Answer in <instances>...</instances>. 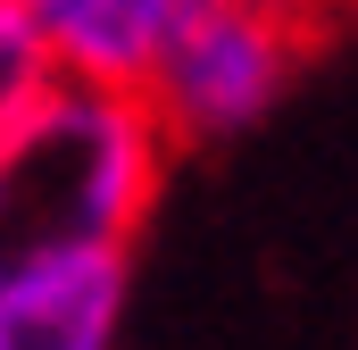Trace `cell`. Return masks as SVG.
<instances>
[{"label": "cell", "instance_id": "cell-4", "mask_svg": "<svg viewBox=\"0 0 358 350\" xmlns=\"http://www.w3.org/2000/svg\"><path fill=\"white\" fill-rule=\"evenodd\" d=\"M134 259H59L0 284V350H117Z\"/></svg>", "mask_w": 358, "mask_h": 350}, {"label": "cell", "instance_id": "cell-5", "mask_svg": "<svg viewBox=\"0 0 358 350\" xmlns=\"http://www.w3.org/2000/svg\"><path fill=\"white\" fill-rule=\"evenodd\" d=\"M59 84H67V76H59L50 42H42V25H34V8H25V0H0V134H8L17 117H34Z\"/></svg>", "mask_w": 358, "mask_h": 350}, {"label": "cell", "instance_id": "cell-1", "mask_svg": "<svg viewBox=\"0 0 358 350\" xmlns=\"http://www.w3.org/2000/svg\"><path fill=\"white\" fill-rule=\"evenodd\" d=\"M176 134L142 92L59 84L0 134V284L59 259H134Z\"/></svg>", "mask_w": 358, "mask_h": 350}, {"label": "cell", "instance_id": "cell-6", "mask_svg": "<svg viewBox=\"0 0 358 350\" xmlns=\"http://www.w3.org/2000/svg\"><path fill=\"white\" fill-rule=\"evenodd\" d=\"M242 8H267V17H283V25H317L334 0H242Z\"/></svg>", "mask_w": 358, "mask_h": 350}, {"label": "cell", "instance_id": "cell-3", "mask_svg": "<svg viewBox=\"0 0 358 350\" xmlns=\"http://www.w3.org/2000/svg\"><path fill=\"white\" fill-rule=\"evenodd\" d=\"M59 76L100 92H150L176 25L192 17V0H25Z\"/></svg>", "mask_w": 358, "mask_h": 350}, {"label": "cell", "instance_id": "cell-2", "mask_svg": "<svg viewBox=\"0 0 358 350\" xmlns=\"http://www.w3.org/2000/svg\"><path fill=\"white\" fill-rule=\"evenodd\" d=\"M300 50H308V25H283L242 0H192L142 100L176 142H234L283 100Z\"/></svg>", "mask_w": 358, "mask_h": 350}]
</instances>
